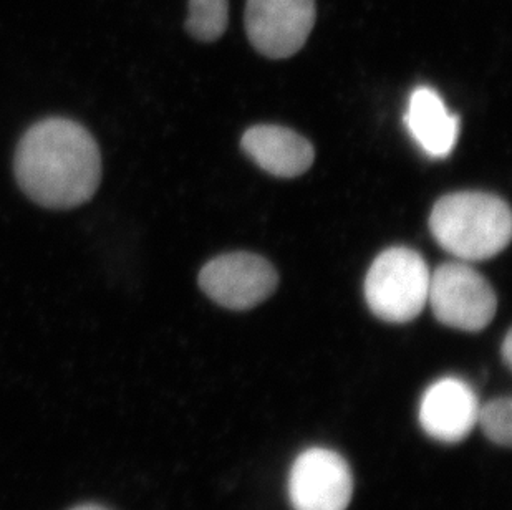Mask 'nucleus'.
<instances>
[{
    "instance_id": "1",
    "label": "nucleus",
    "mask_w": 512,
    "mask_h": 510,
    "mask_svg": "<svg viewBox=\"0 0 512 510\" xmlns=\"http://www.w3.org/2000/svg\"><path fill=\"white\" fill-rule=\"evenodd\" d=\"M22 193L47 209H73L97 193L102 156L92 133L78 121L45 118L20 138L14 156Z\"/></svg>"
},
{
    "instance_id": "2",
    "label": "nucleus",
    "mask_w": 512,
    "mask_h": 510,
    "mask_svg": "<svg viewBox=\"0 0 512 510\" xmlns=\"http://www.w3.org/2000/svg\"><path fill=\"white\" fill-rule=\"evenodd\" d=\"M430 229L446 252L464 262L491 259L509 246L511 209L494 194H448L433 207Z\"/></svg>"
},
{
    "instance_id": "3",
    "label": "nucleus",
    "mask_w": 512,
    "mask_h": 510,
    "mask_svg": "<svg viewBox=\"0 0 512 510\" xmlns=\"http://www.w3.org/2000/svg\"><path fill=\"white\" fill-rule=\"evenodd\" d=\"M430 277V269L418 252L408 247H392L378 255L368 270V308L383 322H411L428 304Z\"/></svg>"
},
{
    "instance_id": "4",
    "label": "nucleus",
    "mask_w": 512,
    "mask_h": 510,
    "mask_svg": "<svg viewBox=\"0 0 512 510\" xmlns=\"http://www.w3.org/2000/svg\"><path fill=\"white\" fill-rule=\"evenodd\" d=\"M428 304L446 327L479 332L496 315L498 300L478 270L464 262H448L431 274Z\"/></svg>"
},
{
    "instance_id": "5",
    "label": "nucleus",
    "mask_w": 512,
    "mask_h": 510,
    "mask_svg": "<svg viewBox=\"0 0 512 510\" xmlns=\"http://www.w3.org/2000/svg\"><path fill=\"white\" fill-rule=\"evenodd\" d=\"M315 17V0H246L247 39L264 57L289 58L304 47Z\"/></svg>"
},
{
    "instance_id": "6",
    "label": "nucleus",
    "mask_w": 512,
    "mask_h": 510,
    "mask_svg": "<svg viewBox=\"0 0 512 510\" xmlns=\"http://www.w3.org/2000/svg\"><path fill=\"white\" fill-rule=\"evenodd\" d=\"M277 272L264 257L249 252L219 255L199 272V287L209 299L231 310H249L276 290Z\"/></svg>"
},
{
    "instance_id": "7",
    "label": "nucleus",
    "mask_w": 512,
    "mask_h": 510,
    "mask_svg": "<svg viewBox=\"0 0 512 510\" xmlns=\"http://www.w3.org/2000/svg\"><path fill=\"white\" fill-rule=\"evenodd\" d=\"M352 494V471L335 451L307 449L290 467L289 499L294 510H347Z\"/></svg>"
},
{
    "instance_id": "8",
    "label": "nucleus",
    "mask_w": 512,
    "mask_h": 510,
    "mask_svg": "<svg viewBox=\"0 0 512 510\" xmlns=\"http://www.w3.org/2000/svg\"><path fill=\"white\" fill-rule=\"evenodd\" d=\"M478 396L463 380L448 376L428 386L420 401L421 428L441 443H459L478 423Z\"/></svg>"
},
{
    "instance_id": "9",
    "label": "nucleus",
    "mask_w": 512,
    "mask_h": 510,
    "mask_svg": "<svg viewBox=\"0 0 512 510\" xmlns=\"http://www.w3.org/2000/svg\"><path fill=\"white\" fill-rule=\"evenodd\" d=\"M241 146L259 168L277 178H297L315 158L310 141L284 126H252L242 136Z\"/></svg>"
},
{
    "instance_id": "10",
    "label": "nucleus",
    "mask_w": 512,
    "mask_h": 510,
    "mask_svg": "<svg viewBox=\"0 0 512 510\" xmlns=\"http://www.w3.org/2000/svg\"><path fill=\"white\" fill-rule=\"evenodd\" d=\"M405 126L416 145L430 158H448L458 143L459 118L430 87L416 88L411 93Z\"/></svg>"
},
{
    "instance_id": "11",
    "label": "nucleus",
    "mask_w": 512,
    "mask_h": 510,
    "mask_svg": "<svg viewBox=\"0 0 512 510\" xmlns=\"http://www.w3.org/2000/svg\"><path fill=\"white\" fill-rule=\"evenodd\" d=\"M229 0H189L186 30L199 42H214L228 29Z\"/></svg>"
},
{
    "instance_id": "12",
    "label": "nucleus",
    "mask_w": 512,
    "mask_h": 510,
    "mask_svg": "<svg viewBox=\"0 0 512 510\" xmlns=\"http://www.w3.org/2000/svg\"><path fill=\"white\" fill-rule=\"evenodd\" d=\"M486 436L499 446H511L512 439V405L509 398L489 401L486 406H479L478 423Z\"/></svg>"
},
{
    "instance_id": "13",
    "label": "nucleus",
    "mask_w": 512,
    "mask_h": 510,
    "mask_svg": "<svg viewBox=\"0 0 512 510\" xmlns=\"http://www.w3.org/2000/svg\"><path fill=\"white\" fill-rule=\"evenodd\" d=\"M503 357L504 361H506V365H511L512 360V335L511 332L506 335L503 343Z\"/></svg>"
},
{
    "instance_id": "14",
    "label": "nucleus",
    "mask_w": 512,
    "mask_h": 510,
    "mask_svg": "<svg viewBox=\"0 0 512 510\" xmlns=\"http://www.w3.org/2000/svg\"><path fill=\"white\" fill-rule=\"evenodd\" d=\"M72 510H108L102 506H95V504H83V506L73 507Z\"/></svg>"
}]
</instances>
